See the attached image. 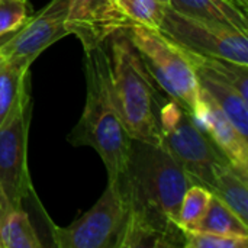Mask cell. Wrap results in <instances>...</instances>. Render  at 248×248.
Here are the masks:
<instances>
[{
    "instance_id": "6da1fadb",
    "label": "cell",
    "mask_w": 248,
    "mask_h": 248,
    "mask_svg": "<svg viewBox=\"0 0 248 248\" xmlns=\"http://www.w3.org/2000/svg\"><path fill=\"white\" fill-rule=\"evenodd\" d=\"M119 183L126 217L116 248L185 247L179 209L193 180L161 144L132 140Z\"/></svg>"
},
{
    "instance_id": "7a4b0ae2",
    "label": "cell",
    "mask_w": 248,
    "mask_h": 248,
    "mask_svg": "<svg viewBox=\"0 0 248 248\" xmlns=\"http://www.w3.org/2000/svg\"><path fill=\"white\" fill-rule=\"evenodd\" d=\"M86 105L68 135L74 147H92L102 158L108 182H116L128 167L132 138L119 116L110 83V64L103 45L84 51Z\"/></svg>"
},
{
    "instance_id": "3957f363",
    "label": "cell",
    "mask_w": 248,
    "mask_h": 248,
    "mask_svg": "<svg viewBox=\"0 0 248 248\" xmlns=\"http://www.w3.org/2000/svg\"><path fill=\"white\" fill-rule=\"evenodd\" d=\"M109 39L112 92L125 129L132 140L161 144L158 112L163 96L124 29Z\"/></svg>"
},
{
    "instance_id": "277c9868",
    "label": "cell",
    "mask_w": 248,
    "mask_h": 248,
    "mask_svg": "<svg viewBox=\"0 0 248 248\" xmlns=\"http://www.w3.org/2000/svg\"><path fill=\"white\" fill-rule=\"evenodd\" d=\"M124 32L138 51L148 73L171 99L190 113L201 105V87L196 70L186 49L157 29L129 23Z\"/></svg>"
},
{
    "instance_id": "5b68a950",
    "label": "cell",
    "mask_w": 248,
    "mask_h": 248,
    "mask_svg": "<svg viewBox=\"0 0 248 248\" xmlns=\"http://www.w3.org/2000/svg\"><path fill=\"white\" fill-rule=\"evenodd\" d=\"M158 122L163 147L190 176L193 183L211 190L215 167L227 163L224 154L196 126L190 112L171 97L170 100L161 99Z\"/></svg>"
},
{
    "instance_id": "8992f818",
    "label": "cell",
    "mask_w": 248,
    "mask_h": 248,
    "mask_svg": "<svg viewBox=\"0 0 248 248\" xmlns=\"http://www.w3.org/2000/svg\"><path fill=\"white\" fill-rule=\"evenodd\" d=\"M32 100L29 86L0 124V199L10 209L33 196L28 169V134Z\"/></svg>"
},
{
    "instance_id": "52a82bcc",
    "label": "cell",
    "mask_w": 248,
    "mask_h": 248,
    "mask_svg": "<svg viewBox=\"0 0 248 248\" xmlns=\"http://www.w3.org/2000/svg\"><path fill=\"white\" fill-rule=\"evenodd\" d=\"M185 49L248 65V35L221 22L164 6L158 29Z\"/></svg>"
},
{
    "instance_id": "ba28073f",
    "label": "cell",
    "mask_w": 248,
    "mask_h": 248,
    "mask_svg": "<svg viewBox=\"0 0 248 248\" xmlns=\"http://www.w3.org/2000/svg\"><path fill=\"white\" fill-rule=\"evenodd\" d=\"M126 217L125 196L119 180L108 182L99 201L68 227L48 219L52 243L60 248H116Z\"/></svg>"
},
{
    "instance_id": "9c48e42d",
    "label": "cell",
    "mask_w": 248,
    "mask_h": 248,
    "mask_svg": "<svg viewBox=\"0 0 248 248\" xmlns=\"http://www.w3.org/2000/svg\"><path fill=\"white\" fill-rule=\"evenodd\" d=\"M68 0H51L44 9L31 13L26 22L0 44V57L32 64L49 45L70 35L65 29Z\"/></svg>"
},
{
    "instance_id": "30bf717a",
    "label": "cell",
    "mask_w": 248,
    "mask_h": 248,
    "mask_svg": "<svg viewBox=\"0 0 248 248\" xmlns=\"http://www.w3.org/2000/svg\"><path fill=\"white\" fill-rule=\"evenodd\" d=\"M129 23L116 0H68L65 29L80 39L84 51L103 45Z\"/></svg>"
},
{
    "instance_id": "8fae6325",
    "label": "cell",
    "mask_w": 248,
    "mask_h": 248,
    "mask_svg": "<svg viewBox=\"0 0 248 248\" xmlns=\"http://www.w3.org/2000/svg\"><path fill=\"white\" fill-rule=\"evenodd\" d=\"M201 96V105L190 113L193 122L212 140L227 161L244 179H248V140L235 129L225 113L202 90Z\"/></svg>"
},
{
    "instance_id": "7c38bea8",
    "label": "cell",
    "mask_w": 248,
    "mask_h": 248,
    "mask_svg": "<svg viewBox=\"0 0 248 248\" xmlns=\"http://www.w3.org/2000/svg\"><path fill=\"white\" fill-rule=\"evenodd\" d=\"M201 90L209 96L214 103L225 113L235 129L248 140V102L224 78L215 73L195 67Z\"/></svg>"
},
{
    "instance_id": "4fadbf2b",
    "label": "cell",
    "mask_w": 248,
    "mask_h": 248,
    "mask_svg": "<svg viewBox=\"0 0 248 248\" xmlns=\"http://www.w3.org/2000/svg\"><path fill=\"white\" fill-rule=\"evenodd\" d=\"M169 6L186 15L225 23L248 35L247 12L230 0H169Z\"/></svg>"
},
{
    "instance_id": "5bb4252c",
    "label": "cell",
    "mask_w": 248,
    "mask_h": 248,
    "mask_svg": "<svg viewBox=\"0 0 248 248\" xmlns=\"http://www.w3.org/2000/svg\"><path fill=\"white\" fill-rule=\"evenodd\" d=\"M211 192L248 225L247 179H244L228 161L215 167Z\"/></svg>"
},
{
    "instance_id": "9a60e30c",
    "label": "cell",
    "mask_w": 248,
    "mask_h": 248,
    "mask_svg": "<svg viewBox=\"0 0 248 248\" xmlns=\"http://www.w3.org/2000/svg\"><path fill=\"white\" fill-rule=\"evenodd\" d=\"M39 241L29 215L23 208L9 211L0 221V248H39Z\"/></svg>"
},
{
    "instance_id": "2e32d148",
    "label": "cell",
    "mask_w": 248,
    "mask_h": 248,
    "mask_svg": "<svg viewBox=\"0 0 248 248\" xmlns=\"http://www.w3.org/2000/svg\"><path fill=\"white\" fill-rule=\"evenodd\" d=\"M29 64L0 57V124L29 86Z\"/></svg>"
},
{
    "instance_id": "e0dca14e",
    "label": "cell",
    "mask_w": 248,
    "mask_h": 248,
    "mask_svg": "<svg viewBox=\"0 0 248 248\" xmlns=\"http://www.w3.org/2000/svg\"><path fill=\"white\" fill-rule=\"evenodd\" d=\"M193 230L224 234V235H248L247 224H244L215 195H212V199L209 202L205 215Z\"/></svg>"
},
{
    "instance_id": "ac0fdd59",
    "label": "cell",
    "mask_w": 248,
    "mask_h": 248,
    "mask_svg": "<svg viewBox=\"0 0 248 248\" xmlns=\"http://www.w3.org/2000/svg\"><path fill=\"white\" fill-rule=\"evenodd\" d=\"M189 60L192 61L193 67H203L221 78H224L228 84H231L244 100L248 102V65L237 64L230 60H222L217 57L202 55L193 51L186 49Z\"/></svg>"
},
{
    "instance_id": "d6986e66",
    "label": "cell",
    "mask_w": 248,
    "mask_h": 248,
    "mask_svg": "<svg viewBox=\"0 0 248 248\" xmlns=\"http://www.w3.org/2000/svg\"><path fill=\"white\" fill-rule=\"evenodd\" d=\"M211 199L212 192L209 189L196 183L187 187L179 209V224L183 230H193L198 225L205 215Z\"/></svg>"
},
{
    "instance_id": "ffe728a7",
    "label": "cell",
    "mask_w": 248,
    "mask_h": 248,
    "mask_svg": "<svg viewBox=\"0 0 248 248\" xmlns=\"http://www.w3.org/2000/svg\"><path fill=\"white\" fill-rule=\"evenodd\" d=\"M116 3L131 23L150 29H160L166 6L160 0H116Z\"/></svg>"
},
{
    "instance_id": "44dd1931",
    "label": "cell",
    "mask_w": 248,
    "mask_h": 248,
    "mask_svg": "<svg viewBox=\"0 0 248 248\" xmlns=\"http://www.w3.org/2000/svg\"><path fill=\"white\" fill-rule=\"evenodd\" d=\"M248 235H224L185 230V248H247Z\"/></svg>"
},
{
    "instance_id": "7402d4cb",
    "label": "cell",
    "mask_w": 248,
    "mask_h": 248,
    "mask_svg": "<svg viewBox=\"0 0 248 248\" xmlns=\"http://www.w3.org/2000/svg\"><path fill=\"white\" fill-rule=\"evenodd\" d=\"M31 13L28 0H0V38L17 31Z\"/></svg>"
},
{
    "instance_id": "603a6c76",
    "label": "cell",
    "mask_w": 248,
    "mask_h": 248,
    "mask_svg": "<svg viewBox=\"0 0 248 248\" xmlns=\"http://www.w3.org/2000/svg\"><path fill=\"white\" fill-rule=\"evenodd\" d=\"M231 3L237 4L240 9H243L244 12H248V0H230Z\"/></svg>"
},
{
    "instance_id": "cb8c5ba5",
    "label": "cell",
    "mask_w": 248,
    "mask_h": 248,
    "mask_svg": "<svg viewBox=\"0 0 248 248\" xmlns=\"http://www.w3.org/2000/svg\"><path fill=\"white\" fill-rule=\"evenodd\" d=\"M160 1H161L163 4H169V0H160Z\"/></svg>"
}]
</instances>
